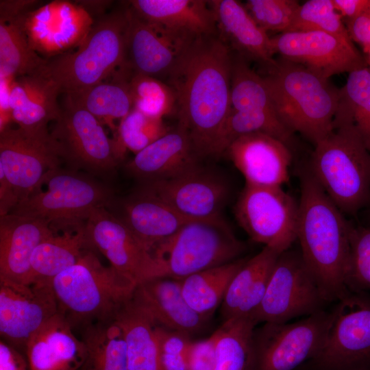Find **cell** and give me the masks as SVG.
Returning a JSON list of instances; mask_svg holds the SVG:
<instances>
[{"label":"cell","instance_id":"obj_25","mask_svg":"<svg viewBox=\"0 0 370 370\" xmlns=\"http://www.w3.org/2000/svg\"><path fill=\"white\" fill-rule=\"evenodd\" d=\"M73 330L59 312L51 317L26 345L29 370H79L85 349Z\"/></svg>","mask_w":370,"mask_h":370},{"label":"cell","instance_id":"obj_36","mask_svg":"<svg viewBox=\"0 0 370 370\" xmlns=\"http://www.w3.org/2000/svg\"><path fill=\"white\" fill-rule=\"evenodd\" d=\"M254 133L273 136L288 146L293 136L275 113L231 110L217 136L212 157L221 156L234 140Z\"/></svg>","mask_w":370,"mask_h":370},{"label":"cell","instance_id":"obj_55","mask_svg":"<svg viewBox=\"0 0 370 370\" xmlns=\"http://www.w3.org/2000/svg\"><path fill=\"white\" fill-rule=\"evenodd\" d=\"M369 69H370V66H369Z\"/></svg>","mask_w":370,"mask_h":370},{"label":"cell","instance_id":"obj_53","mask_svg":"<svg viewBox=\"0 0 370 370\" xmlns=\"http://www.w3.org/2000/svg\"><path fill=\"white\" fill-rule=\"evenodd\" d=\"M81 5L92 16L96 14H102L112 3L110 1H79ZM93 18V17H92Z\"/></svg>","mask_w":370,"mask_h":370},{"label":"cell","instance_id":"obj_8","mask_svg":"<svg viewBox=\"0 0 370 370\" xmlns=\"http://www.w3.org/2000/svg\"><path fill=\"white\" fill-rule=\"evenodd\" d=\"M44 185L45 190L20 201L9 214L44 220L57 233L83 226L94 210L112 201L109 188L75 170H53Z\"/></svg>","mask_w":370,"mask_h":370},{"label":"cell","instance_id":"obj_18","mask_svg":"<svg viewBox=\"0 0 370 370\" xmlns=\"http://www.w3.org/2000/svg\"><path fill=\"white\" fill-rule=\"evenodd\" d=\"M158 198L188 220L220 217L228 186L201 166L181 175L143 182L138 190Z\"/></svg>","mask_w":370,"mask_h":370},{"label":"cell","instance_id":"obj_26","mask_svg":"<svg viewBox=\"0 0 370 370\" xmlns=\"http://www.w3.org/2000/svg\"><path fill=\"white\" fill-rule=\"evenodd\" d=\"M200 160L186 134L177 127L135 154L126 169L145 182L188 172L200 166Z\"/></svg>","mask_w":370,"mask_h":370},{"label":"cell","instance_id":"obj_37","mask_svg":"<svg viewBox=\"0 0 370 370\" xmlns=\"http://www.w3.org/2000/svg\"><path fill=\"white\" fill-rule=\"evenodd\" d=\"M19 18L0 19V76L34 73L47 62L31 47Z\"/></svg>","mask_w":370,"mask_h":370},{"label":"cell","instance_id":"obj_9","mask_svg":"<svg viewBox=\"0 0 370 370\" xmlns=\"http://www.w3.org/2000/svg\"><path fill=\"white\" fill-rule=\"evenodd\" d=\"M312 370H370V293L349 291L335 302Z\"/></svg>","mask_w":370,"mask_h":370},{"label":"cell","instance_id":"obj_20","mask_svg":"<svg viewBox=\"0 0 370 370\" xmlns=\"http://www.w3.org/2000/svg\"><path fill=\"white\" fill-rule=\"evenodd\" d=\"M84 228L90 248L102 254L115 269L137 284L153 277L155 264L150 251L106 207L94 210Z\"/></svg>","mask_w":370,"mask_h":370},{"label":"cell","instance_id":"obj_11","mask_svg":"<svg viewBox=\"0 0 370 370\" xmlns=\"http://www.w3.org/2000/svg\"><path fill=\"white\" fill-rule=\"evenodd\" d=\"M327 304L299 251L278 256L264 297L251 319L260 323H286L322 311Z\"/></svg>","mask_w":370,"mask_h":370},{"label":"cell","instance_id":"obj_12","mask_svg":"<svg viewBox=\"0 0 370 370\" xmlns=\"http://www.w3.org/2000/svg\"><path fill=\"white\" fill-rule=\"evenodd\" d=\"M330 319L323 310L293 323H263L255 327L253 370H293L321 349Z\"/></svg>","mask_w":370,"mask_h":370},{"label":"cell","instance_id":"obj_27","mask_svg":"<svg viewBox=\"0 0 370 370\" xmlns=\"http://www.w3.org/2000/svg\"><path fill=\"white\" fill-rule=\"evenodd\" d=\"M59 94L57 84L40 71L14 78L10 95L13 123L29 132L48 131V124L60 114Z\"/></svg>","mask_w":370,"mask_h":370},{"label":"cell","instance_id":"obj_5","mask_svg":"<svg viewBox=\"0 0 370 370\" xmlns=\"http://www.w3.org/2000/svg\"><path fill=\"white\" fill-rule=\"evenodd\" d=\"M333 131L314 145L308 169L345 214L370 204V151L352 122H334Z\"/></svg>","mask_w":370,"mask_h":370},{"label":"cell","instance_id":"obj_3","mask_svg":"<svg viewBox=\"0 0 370 370\" xmlns=\"http://www.w3.org/2000/svg\"><path fill=\"white\" fill-rule=\"evenodd\" d=\"M267 73L262 77L275 114L291 133L316 145L333 131L340 89L329 79L282 58Z\"/></svg>","mask_w":370,"mask_h":370},{"label":"cell","instance_id":"obj_31","mask_svg":"<svg viewBox=\"0 0 370 370\" xmlns=\"http://www.w3.org/2000/svg\"><path fill=\"white\" fill-rule=\"evenodd\" d=\"M114 319L124 335L129 370H164L156 323L132 297L122 305Z\"/></svg>","mask_w":370,"mask_h":370},{"label":"cell","instance_id":"obj_45","mask_svg":"<svg viewBox=\"0 0 370 370\" xmlns=\"http://www.w3.org/2000/svg\"><path fill=\"white\" fill-rule=\"evenodd\" d=\"M244 5L264 31L279 34L291 31L300 5L295 0H248Z\"/></svg>","mask_w":370,"mask_h":370},{"label":"cell","instance_id":"obj_6","mask_svg":"<svg viewBox=\"0 0 370 370\" xmlns=\"http://www.w3.org/2000/svg\"><path fill=\"white\" fill-rule=\"evenodd\" d=\"M127 29L125 8L102 16L75 51L47 59L40 71L60 93L79 94L125 65Z\"/></svg>","mask_w":370,"mask_h":370},{"label":"cell","instance_id":"obj_47","mask_svg":"<svg viewBox=\"0 0 370 370\" xmlns=\"http://www.w3.org/2000/svg\"><path fill=\"white\" fill-rule=\"evenodd\" d=\"M217 343V331L206 339L193 341L188 354V370H214Z\"/></svg>","mask_w":370,"mask_h":370},{"label":"cell","instance_id":"obj_41","mask_svg":"<svg viewBox=\"0 0 370 370\" xmlns=\"http://www.w3.org/2000/svg\"><path fill=\"white\" fill-rule=\"evenodd\" d=\"M133 109L153 119H163L176 109L172 88L158 78L134 73L129 81Z\"/></svg>","mask_w":370,"mask_h":370},{"label":"cell","instance_id":"obj_51","mask_svg":"<svg viewBox=\"0 0 370 370\" xmlns=\"http://www.w3.org/2000/svg\"><path fill=\"white\" fill-rule=\"evenodd\" d=\"M336 10L345 22L370 12V0H332Z\"/></svg>","mask_w":370,"mask_h":370},{"label":"cell","instance_id":"obj_17","mask_svg":"<svg viewBox=\"0 0 370 370\" xmlns=\"http://www.w3.org/2000/svg\"><path fill=\"white\" fill-rule=\"evenodd\" d=\"M58 312L51 282L19 283L0 276L1 339L25 350L32 336Z\"/></svg>","mask_w":370,"mask_h":370},{"label":"cell","instance_id":"obj_48","mask_svg":"<svg viewBox=\"0 0 370 370\" xmlns=\"http://www.w3.org/2000/svg\"><path fill=\"white\" fill-rule=\"evenodd\" d=\"M0 370H29L27 358L3 339L0 341Z\"/></svg>","mask_w":370,"mask_h":370},{"label":"cell","instance_id":"obj_49","mask_svg":"<svg viewBox=\"0 0 370 370\" xmlns=\"http://www.w3.org/2000/svg\"><path fill=\"white\" fill-rule=\"evenodd\" d=\"M14 77L0 76V132L13 123L10 108V95Z\"/></svg>","mask_w":370,"mask_h":370},{"label":"cell","instance_id":"obj_1","mask_svg":"<svg viewBox=\"0 0 370 370\" xmlns=\"http://www.w3.org/2000/svg\"><path fill=\"white\" fill-rule=\"evenodd\" d=\"M232 52L218 34L198 36L167 75L176 98L177 128L200 159L212 156L231 110Z\"/></svg>","mask_w":370,"mask_h":370},{"label":"cell","instance_id":"obj_33","mask_svg":"<svg viewBox=\"0 0 370 370\" xmlns=\"http://www.w3.org/2000/svg\"><path fill=\"white\" fill-rule=\"evenodd\" d=\"M134 73L126 66L101 82L82 92L70 95L101 123L116 130V121H121L133 109L129 81Z\"/></svg>","mask_w":370,"mask_h":370},{"label":"cell","instance_id":"obj_46","mask_svg":"<svg viewBox=\"0 0 370 370\" xmlns=\"http://www.w3.org/2000/svg\"><path fill=\"white\" fill-rule=\"evenodd\" d=\"M156 335L164 370H188L190 336L156 324Z\"/></svg>","mask_w":370,"mask_h":370},{"label":"cell","instance_id":"obj_13","mask_svg":"<svg viewBox=\"0 0 370 370\" xmlns=\"http://www.w3.org/2000/svg\"><path fill=\"white\" fill-rule=\"evenodd\" d=\"M298 208L282 187L245 184L234 214L251 240L282 254L297 241Z\"/></svg>","mask_w":370,"mask_h":370},{"label":"cell","instance_id":"obj_44","mask_svg":"<svg viewBox=\"0 0 370 370\" xmlns=\"http://www.w3.org/2000/svg\"><path fill=\"white\" fill-rule=\"evenodd\" d=\"M345 284L349 291L370 293V225L352 226Z\"/></svg>","mask_w":370,"mask_h":370},{"label":"cell","instance_id":"obj_2","mask_svg":"<svg viewBox=\"0 0 370 370\" xmlns=\"http://www.w3.org/2000/svg\"><path fill=\"white\" fill-rule=\"evenodd\" d=\"M297 241L305 264L327 303L348 292L345 284L352 225L308 169L300 176Z\"/></svg>","mask_w":370,"mask_h":370},{"label":"cell","instance_id":"obj_24","mask_svg":"<svg viewBox=\"0 0 370 370\" xmlns=\"http://www.w3.org/2000/svg\"><path fill=\"white\" fill-rule=\"evenodd\" d=\"M56 234L44 220L14 214L0 217V276L32 284L30 260L36 247Z\"/></svg>","mask_w":370,"mask_h":370},{"label":"cell","instance_id":"obj_29","mask_svg":"<svg viewBox=\"0 0 370 370\" xmlns=\"http://www.w3.org/2000/svg\"><path fill=\"white\" fill-rule=\"evenodd\" d=\"M119 218L151 254L189 221L158 198L139 190L123 203Z\"/></svg>","mask_w":370,"mask_h":370},{"label":"cell","instance_id":"obj_40","mask_svg":"<svg viewBox=\"0 0 370 370\" xmlns=\"http://www.w3.org/2000/svg\"><path fill=\"white\" fill-rule=\"evenodd\" d=\"M335 116L351 121L370 151V69L365 66L348 73L340 88Z\"/></svg>","mask_w":370,"mask_h":370},{"label":"cell","instance_id":"obj_10","mask_svg":"<svg viewBox=\"0 0 370 370\" xmlns=\"http://www.w3.org/2000/svg\"><path fill=\"white\" fill-rule=\"evenodd\" d=\"M60 107L50 134L62 160L74 170L96 173L114 170L124 156L101 122L70 95H64Z\"/></svg>","mask_w":370,"mask_h":370},{"label":"cell","instance_id":"obj_19","mask_svg":"<svg viewBox=\"0 0 370 370\" xmlns=\"http://www.w3.org/2000/svg\"><path fill=\"white\" fill-rule=\"evenodd\" d=\"M275 54L322 77L350 73L367 66L354 45L321 32H288L271 37Z\"/></svg>","mask_w":370,"mask_h":370},{"label":"cell","instance_id":"obj_7","mask_svg":"<svg viewBox=\"0 0 370 370\" xmlns=\"http://www.w3.org/2000/svg\"><path fill=\"white\" fill-rule=\"evenodd\" d=\"M245 249L221 216L189 220L151 251L155 264L153 278L182 280L238 259Z\"/></svg>","mask_w":370,"mask_h":370},{"label":"cell","instance_id":"obj_15","mask_svg":"<svg viewBox=\"0 0 370 370\" xmlns=\"http://www.w3.org/2000/svg\"><path fill=\"white\" fill-rule=\"evenodd\" d=\"M125 65L134 73L167 77L198 36L148 21L129 5Z\"/></svg>","mask_w":370,"mask_h":370},{"label":"cell","instance_id":"obj_52","mask_svg":"<svg viewBox=\"0 0 370 370\" xmlns=\"http://www.w3.org/2000/svg\"><path fill=\"white\" fill-rule=\"evenodd\" d=\"M35 0H1L0 19H14L34 10Z\"/></svg>","mask_w":370,"mask_h":370},{"label":"cell","instance_id":"obj_22","mask_svg":"<svg viewBox=\"0 0 370 370\" xmlns=\"http://www.w3.org/2000/svg\"><path fill=\"white\" fill-rule=\"evenodd\" d=\"M132 297L157 325L172 331L191 336L201 332L208 320L188 305L181 280L166 277L145 280L136 284Z\"/></svg>","mask_w":370,"mask_h":370},{"label":"cell","instance_id":"obj_4","mask_svg":"<svg viewBox=\"0 0 370 370\" xmlns=\"http://www.w3.org/2000/svg\"><path fill=\"white\" fill-rule=\"evenodd\" d=\"M58 312L73 330L113 319L130 299L137 283L111 265H103L95 250H87L79 261L51 281Z\"/></svg>","mask_w":370,"mask_h":370},{"label":"cell","instance_id":"obj_23","mask_svg":"<svg viewBox=\"0 0 370 370\" xmlns=\"http://www.w3.org/2000/svg\"><path fill=\"white\" fill-rule=\"evenodd\" d=\"M218 36L232 51L254 60L266 71L274 58L271 37L253 19L244 4L236 0L210 1Z\"/></svg>","mask_w":370,"mask_h":370},{"label":"cell","instance_id":"obj_28","mask_svg":"<svg viewBox=\"0 0 370 370\" xmlns=\"http://www.w3.org/2000/svg\"><path fill=\"white\" fill-rule=\"evenodd\" d=\"M280 253L264 247L247 259L232 278L221 303L222 321L251 317L260 306L275 263Z\"/></svg>","mask_w":370,"mask_h":370},{"label":"cell","instance_id":"obj_54","mask_svg":"<svg viewBox=\"0 0 370 370\" xmlns=\"http://www.w3.org/2000/svg\"><path fill=\"white\" fill-rule=\"evenodd\" d=\"M364 53L366 55V62L367 64L370 66V46L363 49Z\"/></svg>","mask_w":370,"mask_h":370},{"label":"cell","instance_id":"obj_39","mask_svg":"<svg viewBox=\"0 0 370 370\" xmlns=\"http://www.w3.org/2000/svg\"><path fill=\"white\" fill-rule=\"evenodd\" d=\"M230 102L232 110L264 111L275 114L263 77L251 69L247 59L233 52Z\"/></svg>","mask_w":370,"mask_h":370},{"label":"cell","instance_id":"obj_32","mask_svg":"<svg viewBox=\"0 0 370 370\" xmlns=\"http://www.w3.org/2000/svg\"><path fill=\"white\" fill-rule=\"evenodd\" d=\"M90 249L84 225L77 230L49 236L32 254L30 260L32 283L51 282L59 273L76 264Z\"/></svg>","mask_w":370,"mask_h":370},{"label":"cell","instance_id":"obj_14","mask_svg":"<svg viewBox=\"0 0 370 370\" xmlns=\"http://www.w3.org/2000/svg\"><path fill=\"white\" fill-rule=\"evenodd\" d=\"M62 160L49 130L34 132L10 126L0 132V172L18 204L41 189L47 175L60 168Z\"/></svg>","mask_w":370,"mask_h":370},{"label":"cell","instance_id":"obj_50","mask_svg":"<svg viewBox=\"0 0 370 370\" xmlns=\"http://www.w3.org/2000/svg\"><path fill=\"white\" fill-rule=\"evenodd\" d=\"M345 23L353 42L362 49L370 46V12Z\"/></svg>","mask_w":370,"mask_h":370},{"label":"cell","instance_id":"obj_42","mask_svg":"<svg viewBox=\"0 0 370 370\" xmlns=\"http://www.w3.org/2000/svg\"><path fill=\"white\" fill-rule=\"evenodd\" d=\"M321 32L353 42L332 0H308L300 4L291 32Z\"/></svg>","mask_w":370,"mask_h":370},{"label":"cell","instance_id":"obj_43","mask_svg":"<svg viewBox=\"0 0 370 370\" xmlns=\"http://www.w3.org/2000/svg\"><path fill=\"white\" fill-rule=\"evenodd\" d=\"M170 130L163 119L151 118L132 109L119 122L115 140L123 156L126 150L136 154Z\"/></svg>","mask_w":370,"mask_h":370},{"label":"cell","instance_id":"obj_38","mask_svg":"<svg viewBox=\"0 0 370 370\" xmlns=\"http://www.w3.org/2000/svg\"><path fill=\"white\" fill-rule=\"evenodd\" d=\"M256 326L248 317L223 322L216 330L217 360L214 370H253L251 337Z\"/></svg>","mask_w":370,"mask_h":370},{"label":"cell","instance_id":"obj_21","mask_svg":"<svg viewBox=\"0 0 370 370\" xmlns=\"http://www.w3.org/2000/svg\"><path fill=\"white\" fill-rule=\"evenodd\" d=\"M225 153L247 185L282 187L289 180L291 151L288 145L273 136L254 133L241 136Z\"/></svg>","mask_w":370,"mask_h":370},{"label":"cell","instance_id":"obj_30","mask_svg":"<svg viewBox=\"0 0 370 370\" xmlns=\"http://www.w3.org/2000/svg\"><path fill=\"white\" fill-rule=\"evenodd\" d=\"M128 5L150 22L197 36L217 33L210 1L132 0Z\"/></svg>","mask_w":370,"mask_h":370},{"label":"cell","instance_id":"obj_16","mask_svg":"<svg viewBox=\"0 0 370 370\" xmlns=\"http://www.w3.org/2000/svg\"><path fill=\"white\" fill-rule=\"evenodd\" d=\"M31 47L45 59L77 48L95 22L78 3L56 0L19 18Z\"/></svg>","mask_w":370,"mask_h":370},{"label":"cell","instance_id":"obj_34","mask_svg":"<svg viewBox=\"0 0 370 370\" xmlns=\"http://www.w3.org/2000/svg\"><path fill=\"white\" fill-rule=\"evenodd\" d=\"M80 333L85 358L79 370H129L126 343L115 319L90 324Z\"/></svg>","mask_w":370,"mask_h":370},{"label":"cell","instance_id":"obj_35","mask_svg":"<svg viewBox=\"0 0 370 370\" xmlns=\"http://www.w3.org/2000/svg\"><path fill=\"white\" fill-rule=\"evenodd\" d=\"M246 260L238 258L181 280L182 293L188 305L204 318L211 317L222 303L232 278Z\"/></svg>","mask_w":370,"mask_h":370}]
</instances>
